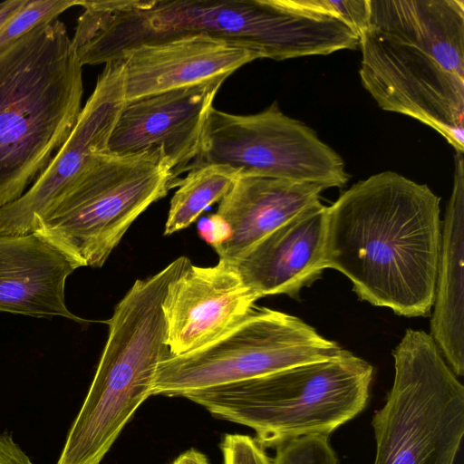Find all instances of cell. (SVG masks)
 <instances>
[{
  "instance_id": "cell-1",
  "label": "cell",
  "mask_w": 464,
  "mask_h": 464,
  "mask_svg": "<svg viewBox=\"0 0 464 464\" xmlns=\"http://www.w3.org/2000/svg\"><path fill=\"white\" fill-rule=\"evenodd\" d=\"M440 198L426 184L383 171L326 207L324 267L353 283L361 300L396 314L428 316L435 297Z\"/></svg>"
},
{
  "instance_id": "cell-2",
  "label": "cell",
  "mask_w": 464,
  "mask_h": 464,
  "mask_svg": "<svg viewBox=\"0 0 464 464\" xmlns=\"http://www.w3.org/2000/svg\"><path fill=\"white\" fill-rule=\"evenodd\" d=\"M72 38L82 65L121 60L129 51L185 37L249 46L283 61L344 49L348 31L307 0H80Z\"/></svg>"
},
{
  "instance_id": "cell-3",
  "label": "cell",
  "mask_w": 464,
  "mask_h": 464,
  "mask_svg": "<svg viewBox=\"0 0 464 464\" xmlns=\"http://www.w3.org/2000/svg\"><path fill=\"white\" fill-rule=\"evenodd\" d=\"M359 75L383 111L464 152V1L368 0Z\"/></svg>"
},
{
  "instance_id": "cell-4",
  "label": "cell",
  "mask_w": 464,
  "mask_h": 464,
  "mask_svg": "<svg viewBox=\"0 0 464 464\" xmlns=\"http://www.w3.org/2000/svg\"><path fill=\"white\" fill-rule=\"evenodd\" d=\"M82 67L58 19L0 51V208L28 189L73 130Z\"/></svg>"
},
{
  "instance_id": "cell-5",
  "label": "cell",
  "mask_w": 464,
  "mask_h": 464,
  "mask_svg": "<svg viewBox=\"0 0 464 464\" xmlns=\"http://www.w3.org/2000/svg\"><path fill=\"white\" fill-rule=\"evenodd\" d=\"M181 256L137 279L106 323L109 334L94 378L56 464H100L141 403L169 354L162 301L188 264Z\"/></svg>"
},
{
  "instance_id": "cell-6",
  "label": "cell",
  "mask_w": 464,
  "mask_h": 464,
  "mask_svg": "<svg viewBox=\"0 0 464 464\" xmlns=\"http://www.w3.org/2000/svg\"><path fill=\"white\" fill-rule=\"evenodd\" d=\"M373 368L347 350L330 359L190 392L215 418L256 432L265 448L310 434L330 435L367 405Z\"/></svg>"
},
{
  "instance_id": "cell-7",
  "label": "cell",
  "mask_w": 464,
  "mask_h": 464,
  "mask_svg": "<svg viewBox=\"0 0 464 464\" xmlns=\"http://www.w3.org/2000/svg\"><path fill=\"white\" fill-rule=\"evenodd\" d=\"M177 187L160 151L98 155L37 220L34 231L77 268L102 267L130 225Z\"/></svg>"
},
{
  "instance_id": "cell-8",
  "label": "cell",
  "mask_w": 464,
  "mask_h": 464,
  "mask_svg": "<svg viewBox=\"0 0 464 464\" xmlns=\"http://www.w3.org/2000/svg\"><path fill=\"white\" fill-rule=\"evenodd\" d=\"M394 380L372 425L373 464H454L464 435V386L431 335L406 330Z\"/></svg>"
},
{
  "instance_id": "cell-9",
  "label": "cell",
  "mask_w": 464,
  "mask_h": 464,
  "mask_svg": "<svg viewBox=\"0 0 464 464\" xmlns=\"http://www.w3.org/2000/svg\"><path fill=\"white\" fill-rule=\"evenodd\" d=\"M342 347L300 318L254 306L231 331L158 366L151 395H185L336 356Z\"/></svg>"
},
{
  "instance_id": "cell-10",
  "label": "cell",
  "mask_w": 464,
  "mask_h": 464,
  "mask_svg": "<svg viewBox=\"0 0 464 464\" xmlns=\"http://www.w3.org/2000/svg\"><path fill=\"white\" fill-rule=\"evenodd\" d=\"M224 165L239 175L258 176L329 188L349 180L342 157L305 123L285 115L274 102L254 114L210 109L200 147L188 170Z\"/></svg>"
},
{
  "instance_id": "cell-11",
  "label": "cell",
  "mask_w": 464,
  "mask_h": 464,
  "mask_svg": "<svg viewBox=\"0 0 464 464\" xmlns=\"http://www.w3.org/2000/svg\"><path fill=\"white\" fill-rule=\"evenodd\" d=\"M126 102L122 60L105 64L71 134L47 167L16 200L0 208V235L34 231L37 220L100 154Z\"/></svg>"
},
{
  "instance_id": "cell-12",
  "label": "cell",
  "mask_w": 464,
  "mask_h": 464,
  "mask_svg": "<svg viewBox=\"0 0 464 464\" xmlns=\"http://www.w3.org/2000/svg\"><path fill=\"white\" fill-rule=\"evenodd\" d=\"M258 299L232 263H189L170 281L162 301L169 354L184 355L220 338L243 321Z\"/></svg>"
},
{
  "instance_id": "cell-13",
  "label": "cell",
  "mask_w": 464,
  "mask_h": 464,
  "mask_svg": "<svg viewBox=\"0 0 464 464\" xmlns=\"http://www.w3.org/2000/svg\"><path fill=\"white\" fill-rule=\"evenodd\" d=\"M223 82L213 81L126 102L108 150L118 155L160 151L178 182L198 153L208 114Z\"/></svg>"
},
{
  "instance_id": "cell-14",
  "label": "cell",
  "mask_w": 464,
  "mask_h": 464,
  "mask_svg": "<svg viewBox=\"0 0 464 464\" xmlns=\"http://www.w3.org/2000/svg\"><path fill=\"white\" fill-rule=\"evenodd\" d=\"M261 53L243 44L208 37H185L146 44L126 53V102L213 81H225Z\"/></svg>"
},
{
  "instance_id": "cell-15",
  "label": "cell",
  "mask_w": 464,
  "mask_h": 464,
  "mask_svg": "<svg viewBox=\"0 0 464 464\" xmlns=\"http://www.w3.org/2000/svg\"><path fill=\"white\" fill-rule=\"evenodd\" d=\"M326 206L311 204L232 263L258 298L297 295L324 267Z\"/></svg>"
},
{
  "instance_id": "cell-16",
  "label": "cell",
  "mask_w": 464,
  "mask_h": 464,
  "mask_svg": "<svg viewBox=\"0 0 464 464\" xmlns=\"http://www.w3.org/2000/svg\"><path fill=\"white\" fill-rule=\"evenodd\" d=\"M77 267L35 232L0 235V312L88 322L65 304L67 277Z\"/></svg>"
},
{
  "instance_id": "cell-17",
  "label": "cell",
  "mask_w": 464,
  "mask_h": 464,
  "mask_svg": "<svg viewBox=\"0 0 464 464\" xmlns=\"http://www.w3.org/2000/svg\"><path fill=\"white\" fill-rule=\"evenodd\" d=\"M324 189L315 183L239 175L216 213L228 226L230 236L212 247L219 259L235 263L269 233L320 200Z\"/></svg>"
},
{
  "instance_id": "cell-18",
  "label": "cell",
  "mask_w": 464,
  "mask_h": 464,
  "mask_svg": "<svg viewBox=\"0 0 464 464\" xmlns=\"http://www.w3.org/2000/svg\"><path fill=\"white\" fill-rule=\"evenodd\" d=\"M464 158L455 156L453 187L440 231L430 335L458 376L464 374Z\"/></svg>"
},
{
  "instance_id": "cell-19",
  "label": "cell",
  "mask_w": 464,
  "mask_h": 464,
  "mask_svg": "<svg viewBox=\"0 0 464 464\" xmlns=\"http://www.w3.org/2000/svg\"><path fill=\"white\" fill-rule=\"evenodd\" d=\"M238 171L224 165H205L188 171L179 179L164 228L169 236L189 227L209 206L219 202L230 190Z\"/></svg>"
},
{
  "instance_id": "cell-20",
  "label": "cell",
  "mask_w": 464,
  "mask_h": 464,
  "mask_svg": "<svg viewBox=\"0 0 464 464\" xmlns=\"http://www.w3.org/2000/svg\"><path fill=\"white\" fill-rule=\"evenodd\" d=\"M80 0H26L23 7L0 28V51L41 24L57 16Z\"/></svg>"
},
{
  "instance_id": "cell-21",
  "label": "cell",
  "mask_w": 464,
  "mask_h": 464,
  "mask_svg": "<svg viewBox=\"0 0 464 464\" xmlns=\"http://www.w3.org/2000/svg\"><path fill=\"white\" fill-rule=\"evenodd\" d=\"M271 464H338L329 436L310 434L276 446Z\"/></svg>"
},
{
  "instance_id": "cell-22",
  "label": "cell",
  "mask_w": 464,
  "mask_h": 464,
  "mask_svg": "<svg viewBox=\"0 0 464 464\" xmlns=\"http://www.w3.org/2000/svg\"><path fill=\"white\" fill-rule=\"evenodd\" d=\"M220 450L223 464H271L265 449L248 435L226 434Z\"/></svg>"
},
{
  "instance_id": "cell-23",
  "label": "cell",
  "mask_w": 464,
  "mask_h": 464,
  "mask_svg": "<svg viewBox=\"0 0 464 464\" xmlns=\"http://www.w3.org/2000/svg\"><path fill=\"white\" fill-rule=\"evenodd\" d=\"M324 11L334 14L359 36L365 30L369 18L368 0H314Z\"/></svg>"
},
{
  "instance_id": "cell-24",
  "label": "cell",
  "mask_w": 464,
  "mask_h": 464,
  "mask_svg": "<svg viewBox=\"0 0 464 464\" xmlns=\"http://www.w3.org/2000/svg\"><path fill=\"white\" fill-rule=\"evenodd\" d=\"M198 235L211 246L225 242L230 236L227 223L217 214L203 218L198 225Z\"/></svg>"
},
{
  "instance_id": "cell-25",
  "label": "cell",
  "mask_w": 464,
  "mask_h": 464,
  "mask_svg": "<svg viewBox=\"0 0 464 464\" xmlns=\"http://www.w3.org/2000/svg\"><path fill=\"white\" fill-rule=\"evenodd\" d=\"M0 464H34L12 435L0 434Z\"/></svg>"
},
{
  "instance_id": "cell-26",
  "label": "cell",
  "mask_w": 464,
  "mask_h": 464,
  "mask_svg": "<svg viewBox=\"0 0 464 464\" xmlns=\"http://www.w3.org/2000/svg\"><path fill=\"white\" fill-rule=\"evenodd\" d=\"M25 2L26 0H6L0 3V28L23 7Z\"/></svg>"
},
{
  "instance_id": "cell-27",
  "label": "cell",
  "mask_w": 464,
  "mask_h": 464,
  "mask_svg": "<svg viewBox=\"0 0 464 464\" xmlns=\"http://www.w3.org/2000/svg\"><path fill=\"white\" fill-rule=\"evenodd\" d=\"M171 464H208V461L205 454L190 449L176 458Z\"/></svg>"
}]
</instances>
